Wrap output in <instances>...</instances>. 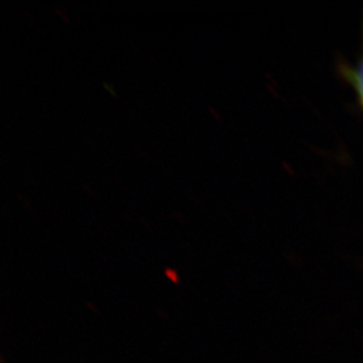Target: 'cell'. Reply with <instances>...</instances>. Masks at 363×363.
Masks as SVG:
<instances>
[{
  "mask_svg": "<svg viewBox=\"0 0 363 363\" xmlns=\"http://www.w3.org/2000/svg\"><path fill=\"white\" fill-rule=\"evenodd\" d=\"M345 76L347 77V79L355 89L359 101H360L361 106L363 108V55L354 69H346Z\"/></svg>",
  "mask_w": 363,
  "mask_h": 363,
  "instance_id": "cell-1",
  "label": "cell"
}]
</instances>
